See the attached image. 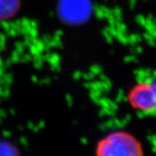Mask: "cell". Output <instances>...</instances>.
Returning a JSON list of instances; mask_svg holds the SVG:
<instances>
[{
  "instance_id": "cell-1",
  "label": "cell",
  "mask_w": 156,
  "mask_h": 156,
  "mask_svg": "<svg viewBox=\"0 0 156 156\" xmlns=\"http://www.w3.org/2000/svg\"><path fill=\"white\" fill-rule=\"evenodd\" d=\"M96 151L99 155L137 156L143 154V147L134 135L116 131L101 140Z\"/></svg>"
},
{
  "instance_id": "cell-2",
  "label": "cell",
  "mask_w": 156,
  "mask_h": 156,
  "mask_svg": "<svg viewBox=\"0 0 156 156\" xmlns=\"http://www.w3.org/2000/svg\"><path fill=\"white\" fill-rule=\"evenodd\" d=\"M128 101L135 110L156 115V79L135 84L128 92Z\"/></svg>"
},
{
  "instance_id": "cell-3",
  "label": "cell",
  "mask_w": 156,
  "mask_h": 156,
  "mask_svg": "<svg viewBox=\"0 0 156 156\" xmlns=\"http://www.w3.org/2000/svg\"><path fill=\"white\" fill-rule=\"evenodd\" d=\"M57 11L62 20L69 24L86 22L92 12L90 0H58Z\"/></svg>"
},
{
  "instance_id": "cell-4",
  "label": "cell",
  "mask_w": 156,
  "mask_h": 156,
  "mask_svg": "<svg viewBox=\"0 0 156 156\" xmlns=\"http://www.w3.org/2000/svg\"><path fill=\"white\" fill-rule=\"evenodd\" d=\"M20 0H0V20L12 17L17 12Z\"/></svg>"
},
{
  "instance_id": "cell-5",
  "label": "cell",
  "mask_w": 156,
  "mask_h": 156,
  "mask_svg": "<svg viewBox=\"0 0 156 156\" xmlns=\"http://www.w3.org/2000/svg\"><path fill=\"white\" fill-rule=\"evenodd\" d=\"M16 154V148L11 144L7 142H0V155H10Z\"/></svg>"
}]
</instances>
